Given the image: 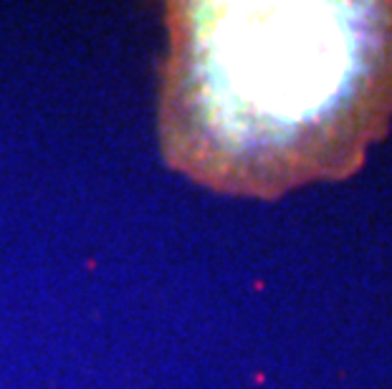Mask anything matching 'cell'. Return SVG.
<instances>
[{
	"mask_svg": "<svg viewBox=\"0 0 392 389\" xmlns=\"http://www.w3.org/2000/svg\"><path fill=\"white\" fill-rule=\"evenodd\" d=\"M165 21L162 152L210 190L344 180L390 132L392 0H190Z\"/></svg>",
	"mask_w": 392,
	"mask_h": 389,
	"instance_id": "1",
	"label": "cell"
}]
</instances>
